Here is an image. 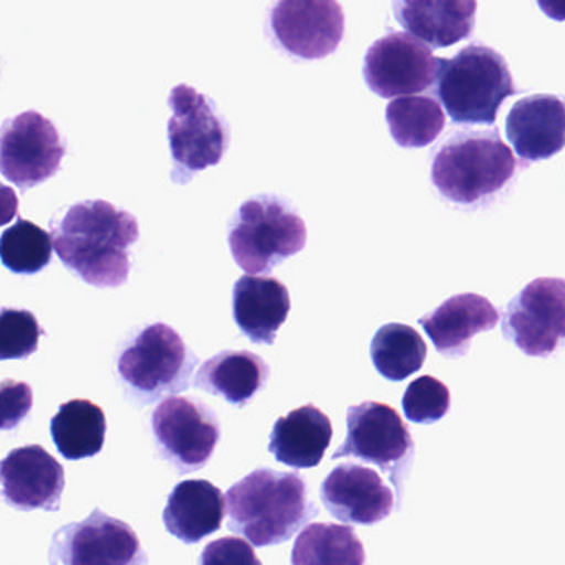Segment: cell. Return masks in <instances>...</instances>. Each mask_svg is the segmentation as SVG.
<instances>
[{"instance_id": "6da1fadb", "label": "cell", "mask_w": 565, "mask_h": 565, "mask_svg": "<svg viewBox=\"0 0 565 565\" xmlns=\"http://www.w3.org/2000/svg\"><path fill=\"white\" fill-rule=\"evenodd\" d=\"M57 256L67 269L98 289L124 286L130 276L128 247L140 237L137 217L107 201H84L52 221Z\"/></svg>"}, {"instance_id": "7a4b0ae2", "label": "cell", "mask_w": 565, "mask_h": 565, "mask_svg": "<svg viewBox=\"0 0 565 565\" xmlns=\"http://www.w3.org/2000/svg\"><path fill=\"white\" fill-rule=\"evenodd\" d=\"M227 525L256 547L290 541L317 508L297 472L259 468L226 492Z\"/></svg>"}, {"instance_id": "3957f363", "label": "cell", "mask_w": 565, "mask_h": 565, "mask_svg": "<svg viewBox=\"0 0 565 565\" xmlns=\"http://www.w3.org/2000/svg\"><path fill=\"white\" fill-rule=\"evenodd\" d=\"M518 161L498 128L455 131L431 164V181L449 203L476 206L494 198L514 178Z\"/></svg>"}, {"instance_id": "277c9868", "label": "cell", "mask_w": 565, "mask_h": 565, "mask_svg": "<svg viewBox=\"0 0 565 565\" xmlns=\"http://www.w3.org/2000/svg\"><path fill=\"white\" fill-rule=\"evenodd\" d=\"M515 94L511 71L494 49L471 44L439 58L436 95L455 124L492 125L502 102Z\"/></svg>"}, {"instance_id": "5b68a950", "label": "cell", "mask_w": 565, "mask_h": 565, "mask_svg": "<svg viewBox=\"0 0 565 565\" xmlns=\"http://www.w3.org/2000/svg\"><path fill=\"white\" fill-rule=\"evenodd\" d=\"M196 363L177 330L167 323H153L124 347L117 372L125 392L143 406L186 390Z\"/></svg>"}, {"instance_id": "8992f818", "label": "cell", "mask_w": 565, "mask_h": 565, "mask_svg": "<svg viewBox=\"0 0 565 565\" xmlns=\"http://www.w3.org/2000/svg\"><path fill=\"white\" fill-rule=\"evenodd\" d=\"M302 217L276 196L246 201L231 221L230 247L234 260L249 276L269 274L274 267L306 247Z\"/></svg>"}, {"instance_id": "52a82bcc", "label": "cell", "mask_w": 565, "mask_h": 565, "mask_svg": "<svg viewBox=\"0 0 565 565\" xmlns=\"http://www.w3.org/2000/svg\"><path fill=\"white\" fill-rule=\"evenodd\" d=\"M168 121L173 171L171 180L186 184L201 171L221 163L230 147V128L206 95L181 84L171 90Z\"/></svg>"}, {"instance_id": "ba28073f", "label": "cell", "mask_w": 565, "mask_h": 565, "mask_svg": "<svg viewBox=\"0 0 565 565\" xmlns=\"http://www.w3.org/2000/svg\"><path fill=\"white\" fill-rule=\"evenodd\" d=\"M413 456V439L402 416L386 403L363 402L347 409V438L332 458H356L379 466L399 489Z\"/></svg>"}, {"instance_id": "9c48e42d", "label": "cell", "mask_w": 565, "mask_h": 565, "mask_svg": "<svg viewBox=\"0 0 565 565\" xmlns=\"http://www.w3.org/2000/svg\"><path fill=\"white\" fill-rule=\"evenodd\" d=\"M151 428L158 451L180 475L203 469L221 436L216 413L188 396H170L158 403Z\"/></svg>"}, {"instance_id": "30bf717a", "label": "cell", "mask_w": 565, "mask_h": 565, "mask_svg": "<svg viewBox=\"0 0 565 565\" xmlns=\"http://www.w3.org/2000/svg\"><path fill=\"white\" fill-rule=\"evenodd\" d=\"M51 565H148L137 532L125 521L95 509L52 537Z\"/></svg>"}, {"instance_id": "8fae6325", "label": "cell", "mask_w": 565, "mask_h": 565, "mask_svg": "<svg viewBox=\"0 0 565 565\" xmlns=\"http://www.w3.org/2000/svg\"><path fill=\"white\" fill-rule=\"evenodd\" d=\"M502 333L529 356H548L565 342V279L532 280L505 307Z\"/></svg>"}, {"instance_id": "7c38bea8", "label": "cell", "mask_w": 565, "mask_h": 565, "mask_svg": "<svg viewBox=\"0 0 565 565\" xmlns=\"http://www.w3.org/2000/svg\"><path fill=\"white\" fill-rule=\"evenodd\" d=\"M65 151L51 120L39 111H24L2 127L0 170L15 186L31 190L58 173Z\"/></svg>"}, {"instance_id": "4fadbf2b", "label": "cell", "mask_w": 565, "mask_h": 565, "mask_svg": "<svg viewBox=\"0 0 565 565\" xmlns=\"http://www.w3.org/2000/svg\"><path fill=\"white\" fill-rule=\"evenodd\" d=\"M439 58L405 32H390L366 51L363 78L380 98L413 97L435 87Z\"/></svg>"}, {"instance_id": "5bb4252c", "label": "cell", "mask_w": 565, "mask_h": 565, "mask_svg": "<svg viewBox=\"0 0 565 565\" xmlns=\"http://www.w3.org/2000/svg\"><path fill=\"white\" fill-rule=\"evenodd\" d=\"M269 22L277 45L302 61L329 57L345 32V15L335 0H280Z\"/></svg>"}, {"instance_id": "9a60e30c", "label": "cell", "mask_w": 565, "mask_h": 565, "mask_svg": "<svg viewBox=\"0 0 565 565\" xmlns=\"http://www.w3.org/2000/svg\"><path fill=\"white\" fill-rule=\"evenodd\" d=\"M64 489V466L42 446L14 449L2 461V494L19 511H58Z\"/></svg>"}, {"instance_id": "2e32d148", "label": "cell", "mask_w": 565, "mask_h": 565, "mask_svg": "<svg viewBox=\"0 0 565 565\" xmlns=\"http://www.w3.org/2000/svg\"><path fill=\"white\" fill-rule=\"evenodd\" d=\"M320 495L330 514L345 524H376L388 518L395 505V495L379 472L353 462L333 468Z\"/></svg>"}, {"instance_id": "e0dca14e", "label": "cell", "mask_w": 565, "mask_h": 565, "mask_svg": "<svg viewBox=\"0 0 565 565\" xmlns=\"http://www.w3.org/2000/svg\"><path fill=\"white\" fill-rule=\"evenodd\" d=\"M505 131L521 160H548L565 148V102L555 95L522 98L509 111Z\"/></svg>"}, {"instance_id": "ac0fdd59", "label": "cell", "mask_w": 565, "mask_h": 565, "mask_svg": "<svg viewBox=\"0 0 565 565\" xmlns=\"http://www.w3.org/2000/svg\"><path fill=\"white\" fill-rule=\"evenodd\" d=\"M498 322L495 307L478 294L451 297L419 319L435 349L449 359L466 355L472 337L494 329Z\"/></svg>"}, {"instance_id": "d6986e66", "label": "cell", "mask_w": 565, "mask_h": 565, "mask_svg": "<svg viewBox=\"0 0 565 565\" xmlns=\"http://www.w3.org/2000/svg\"><path fill=\"white\" fill-rule=\"evenodd\" d=\"M475 0H402L393 2L396 21L433 49L451 47L475 31Z\"/></svg>"}, {"instance_id": "ffe728a7", "label": "cell", "mask_w": 565, "mask_h": 565, "mask_svg": "<svg viewBox=\"0 0 565 565\" xmlns=\"http://www.w3.org/2000/svg\"><path fill=\"white\" fill-rule=\"evenodd\" d=\"M289 312V290L280 280L247 274L234 284V320L250 342L273 345Z\"/></svg>"}, {"instance_id": "44dd1931", "label": "cell", "mask_w": 565, "mask_h": 565, "mask_svg": "<svg viewBox=\"0 0 565 565\" xmlns=\"http://www.w3.org/2000/svg\"><path fill=\"white\" fill-rule=\"evenodd\" d=\"M226 495L206 479H188L171 491L163 522L168 532L186 544H196L220 531L226 515Z\"/></svg>"}, {"instance_id": "7402d4cb", "label": "cell", "mask_w": 565, "mask_h": 565, "mask_svg": "<svg viewBox=\"0 0 565 565\" xmlns=\"http://www.w3.org/2000/svg\"><path fill=\"white\" fill-rule=\"evenodd\" d=\"M332 435L329 416L309 403L277 419L270 433L269 451L290 468H316L322 462Z\"/></svg>"}, {"instance_id": "603a6c76", "label": "cell", "mask_w": 565, "mask_h": 565, "mask_svg": "<svg viewBox=\"0 0 565 565\" xmlns=\"http://www.w3.org/2000/svg\"><path fill=\"white\" fill-rule=\"evenodd\" d=\"M269 375V365L256 353L226 350L201 365L193 385L243 408L264 388Z\"/></svg>"}, {"instance_id": "cb8c5ba5", "label": "cell", "mask_w": 565, "mask_h": 565, "mask_svg": "<svg viewBox=\"0 0 565 565\" xmlns=\"http://www.w3.org/2000/svg\"><path fill=\"white\" fill-rule=\"evenodd\" d=\"M52 439L58 452L71 461L94 458L104 449L107 416L90 399L62 403L51 422Z\"/></svg>"}, {"instance_id": "d4e9b609", "label": "cell", "mask_w": 565, "mask_h": 565, "mask_svg": "<svg viewBox=\"0 0 565 565\" xmlns=\"http://www.w3.org/2000/svg\"><path fill=\"white\" fill-rule=\"evenodd\" d=\"M292 565H365V548L350 525L313 522L297 535Z\"/></svg>"}, {"instance_id": "484cf974", "label": "cell", "mask_w": 565, "mask_h": 565, "mask_svg": "<svg viewBox=\"0 0 565 565\" xmlns=\"http://www.w3.org/2000/svg\"><path fill=\"white\" fill-rule=\"evenodd\" d=\"M426 353L423 337L405 323H386L375 333L370 347L373 365L392 382H402L422 370Z\"/></svg>"}, {"instance_id": "4316f807", "label": "cell", "mask_w": 565, "mask_h": 565, "mask_svg": "<svg viewBox=\"0 0 565 565\" xmlns=\"http://www.w3.org/2000/svg\"><path fill=\"white\" fill-rule=\"evenodd\" d=\"M390 135L402 148H425L445 130V111L429 97H402L386 107Z\"/></svg>"}, {"instance_id": "83f0119b", "label": "cell", "mask_w": 565, "mask_h": 565, "mask_svg": "<svg viewBox=\"0 0 565 565\" xmlns=\"http://www.w3.org/2000/svg\"><path fill=\"white\" fill-rule=\"evenodd\" d=\"M52 254L54 237L32 221L18 220L0 237V259L14 274L41 273L51 264Z\"/></svg>"}, {"instance_id": "f1b7e54d", "label": "cell", "mask_w": 565, "mask_h": 565, "mask_svg": "<svg viewBox=\"0 0 565 565\" xmlns=\"http://www.w3.org/2000/svg\"><path fill=\"white\" fill-rule=\"evenodd\" d=\"M44 329L29 310L2 309L0 317V359H28L38 352Z\"/></svg>"}, {"instance_id": "f546056e", "label": "cell", "mask_w": 565, "mask_h": 565, "mask_svg": "<svg viewBox=\"0 0 565 565\" xmlns=\"http://www.w3.org/2000/svg\"><path fill=\"white\" fill-rule=\"evenodd\" d=\"M402 403L409 422L429 425L445 418L451 405V395L445 383L435 376L425 375L409 383Z\"/></svg>"}, {"instance_id": "4dcf8cb0", "label": "cell", "mask_w": 565, "mask_h": 565, "mask_svg": "<svg viewBox=\"0 0 565 565\" xmlns=\"http://www.w3.org/2000/svg\"><path fill=\"white\" fill-rule=\"evenodd\" d=\"M200 565H263V562L249 542L241 537H223L204 547Z\"/></svg>"}, {"instance_id": "1f68e13d", "label": "cell", "mask_w": 565, "mask_h": 565, "mask_svg": "<svg viewBox=\"0 0 565 565\" xmlns=\"http://www.w3.org/2000/svg\"><path fill=\"white\" fill-rule=\"evenodd\" d=\"M32 388L28 383L6 380L2 383V429L18 428L32 409Z\"/></svg>"}]
</instances>
